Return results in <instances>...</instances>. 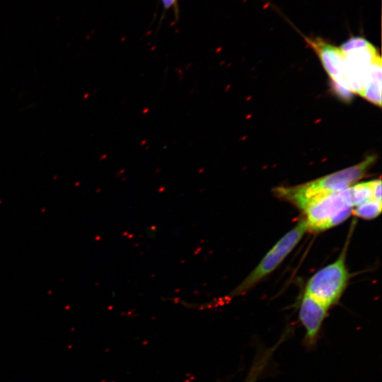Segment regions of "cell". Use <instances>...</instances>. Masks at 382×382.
<instances>
[{
    "instance_id": "obj_1",
    "label": "cell",
    "mask_w": 382,
    "mask_h": 382,
    "mask_svg": "<svg viewBox=\"0 0 382 382\" xmlns=\"http://www.w3.org/2000/svg\"><path fill=\"white\" fill-rule=\"evenodd\" d=\"M375 159L371 156L353 166L301 185L280 187L275 189V192L279 197L301 208L314 197L340 191L354 185L365 175Z\"/></svg>"
},
{
    "instance_id": "obj_2",
    "label": "cell",
    "mask_w": 382,
    "mask_h": 382,
    "mask_svg": "<svg viewBox=\"0 0 382 382\" xmlns=\"http://www.w3.org/2000/svg\"><path fill=\"white\" fill-rule=\"evenodd\" d=\"M347 243L336 260L318 270L306 284L305 292L328 308L339 301L349 282L346 266Z\"/></svg>"
},
{
    "instance_id": "obj_3",
    "label": "cell",
    "mask_w": 382,
    "mask_h": 382,
    "mask_svg": "<svg viewBox=\"0 0 382 382\" xmlns=\"http://www.w3.org/2000/svg\"><path fill=\"white\" fill-rule=\"evenodd\" d=\"M308 231L306 219H300L297 224L266 253L254 270L231 292L229 296L242 294L273 272L293 250Z\"/></svg>"
},
{
    "instance_id": "obj_4",
    "label": "cell",
    "mask_w": 382,
    "mask_h": 382,
    "mask_svg": "<svg viewBox=\"0 0 382 382\" xmlns=\"http://www.w3.org/2000/svg\"><path fill=\"white\" fill-rule=\"evenodd\" d=\"M340 49L345 55L343 72L350 92L361 96L369 68L380 54L376 48L362 37H352Z\"/></svg>"
},
{
    "instance_id": "obj_5",
    "label": "cell",
    "mask_w": 382,
    "mask_h": 382,
    "mask_svg": "<svg viewBox=\"0 0 382 382\" xmlns=\"http://www.w3.org/2000/svg\"><path fill=\"white\" fill-rule=\"evenodd\" d=\"M349 187L340 191L314 197L300 208L305 214L308 230L319 231L320 227L339 212L353 208Z\"/></svg>"
},
{
    "instance_id": "obj_6",
    "label": "cell",
    "mask_w": 382,
    "mask_h": 382,
    "mask_svg": "<svg viewBox=\"0 0 382 382\" xmlns=\"http://www.w3.org/2000/svg\"><path fill=\"white\" fill-rule=\"evenodd\" d=\"M308 45L318 56L325 71L335 84L342 97L349 98L350 91L347 86L343 72L345 55L340 49L320 37H304Z\"/></svg>"
},
{
    "instance_id": "obj_7",
    "label": "cell",
    "mask_w": 382,
    "mask_h": 382,
    "mask_svg": "<svg viewBox=\"0 0 382 382\" xmlns=\"http://www.w3.org/2000/svg\"><path fill=\"white\" fill-rule=\"evenodd\" d=\"M329 308L304 292L301 299L299 318L305 330L304 343L312 347L316 343Z\"/></svg>"
},
{
    "instance_id": "obj_8",
    "label": "cell",
    "mask_w": 382,
    "mask_h": 382,
    "mask_svg": "<svg viewBox=\"0 0 382 382\" xmlns=\"http://www.w3.org/2000/svg\"><path fill=\"white\" fill-rule=\"evenodd\" d=\"M382 63L378 56L370 65L361 96L372 103L381 105Z\"/></svg>"
},
{
    "instance_id": "obj_9",
    "label": "cell",
    "mask_w": 382,
    "mask_h": 382,
    "mask_svg": "<svg viewBox=\"0 0 382 382\" xmlns=\"http://www.w3.org/2000/svg\"><path fill=\"white\" fill-rule=\"evenodd\" d=\"M279 345V342L275 346L262 351L256 356L243 382L257 381L266 369L274 352Z\"/></svg>"
},
{
    "instance_id": "obj_10",
    "label": "cell",
    "mask_w": 382,
    "mask_h": 382,
    "mask_svg": "<svg viewBox=\"0 0 382 382\" xmlns=\"http://www.w3.org/2000/svg\"><path fill=\"white\" fill-rule=\"evenodd\" d=\"M349 189L353 207L374 199L373 180L352 185L349 187Z\"/></svg>"
},
{
    "instance_id": "obj_11",
    "label": "cell",
    "mask_w": 382,
    "mask_h": 382,
    "mask_svg": "<svg viewBox=\"0 0 382 382\" xmlns=\"http://www.w3.org/2000/svg\"><path fill=\"white\" fill-rule=\"evenodd\" d=\"M354 214L360 218L371 219L377 217L381 212V201L372 199L354 207Z\"/></svg>"
},
{
    "instance_id": "obj_12",
    "label": "cell",
    "mask_w": 382,
    "mask_h": 382,
    "mask_svg": "<svg viewBox=\"0 0 382 382\" xmlns=\"http://www.w3.org/2000/svg\"><path fill=\"white\" fill-rule=\"evenodd\" d=\"M373 195L374 198L378 201H381V179L373 180Z\"/></svg>"
},
{
    "instance_id": "obj_13",
    "label": "cell",
    "mask_w": 382,
    "mask_h": 382,
    "mask_svg": "<svg viewBox=\"0 0 382 382\" xmlns=\"http://www.w3.org/2000/svg\"><path fill=\"white\" fill-rule=\"evenodd\" d=\"M162 2L166 8H169L176 2V0H162Z\"/></svg>"
}]
</instances>
